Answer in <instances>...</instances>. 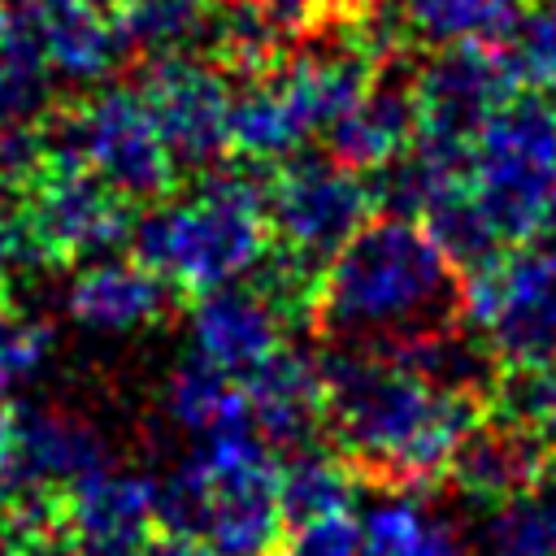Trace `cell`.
Listing matches in <instances>:
<instances>
[{
	"label": "cell",
	"instance_id": "cell-1",
	"mask_svg": "<svg viewBox=\"0 0 556 556\" xmlns=\"http://www.w3.org/2000/svg\"><path fill=\"white\" fill-rule=\"evenodd\" d=\"M326 382V430L356 478L391 495H417L447 478L456 439L486 413L478 400H456L374 348L339 343L317 356Z\"/></svg>",
	"mask_w": 556,
	"mask_h": 556
},
{
	"label": "cell",
	"instance_id": "cell-2",
	"mask_svg": "<svg viewBox=\"0 0 556 556\" xmlns=\"http://www.w3.org/2000/svg\"><path fill=\"white\" fill-rule=\"evenodd\" d=\"M460 317V274L443 248L413 217H369L321 274L313 330L382 348L400 334L456 321Z\"/></svg>",
	"mask_w": 556,
	"mask_h": 556
},
{
	"label": "cell",
	"instance_id": "cell-3",
	"mask_svg": "<svg viewBox=\"0 0 556 556\" xmlns=\"http://www.w3.org/2000/svg\"><path fill=\"white\" fill-rule=\"evenodd\" d=\"M265 178L252 169L208 174L182 204H156L130 230L135 261L182 295H208L252 274L269 248Z\"/></svg>",
	"mask_w": 556,
	"mask_h": 556
},
{
	"label": "cell",
	"instance_id": "cell-4",
	"mask_svg": "<svg viewBox=\"0 0 556 556\" xmlns=\"http://www.w3.org/2000/svg\"><path fill=\"white\" fill-rule=\"evenodd\" d=\"M473 191L504 248L530 243L556 191V109L543 91H517L473 139Z\"/></svg>",
	"mask_w": 556,
	"mask_h": 556
},
{
	"label": "cell",
	"instance_id": "cell-5",
	"mask_svg": "<svg viewBox=\"0 0 556 556\" xmlns=\"http://www.w3.org/2000/svg\"><path fill=\"white\" fill-rule=\"evenodd\" d=\"M13 222L22 261L52 269L109 252L135 230L130 204L83 161H48L39 182L22 191Z\"/></svg>",
	"mask_w": 556,
	"mask_h": 556
},
{
	"label": "cell",
	"instance_id": "cell-6",
	"mask_svg": "<svg viewBox=\"0 0 556 556\" xmlns=\"http://www.w3.org/2000/svg\"><path fill=\"white\" fill-rule=\"evenodd\" d=\"M269 235L313 261H330L374 213V182L334 156H287L265 178Z\"/></svg>",
	"mask_w": 556,
	"mask_h": 556
},
{
	"label": "cell",
	"instance_id": "cell-7",
	"mask_svg": "<svg viewBox=\"0 0 556 556\" xmlns=\"http://www.w3.org/2000/svg\"><path fill=\"white\" fill-rule=\"evenodd\" d=\"M208 473V513L204 543L217 556H274L282 543V508H278V460L265 439L252 430L208 439L200 452Z\"/></svg>",
	"mask_w": 556,
	"mask_h": 556
},
{
	"label": "cell",
	"instance_id": "cell-8",
	"mask_svg": "<svg viewBox=\"0 0 556 556\" xmlns=\"http://www.w3.org/2000/svg\"><path fill=\"white\" fill-rule=\"evenodd\" d=\"M517 91L521 87L513 83L495 43H447L413 74V143L447 156H473V139L486 126V117Z\"/></svg>",
	"mask_w": 556,
	"mask_h": 556
},
{
	"label": "cell",
	"instance_id": "cell-9",
	"mask_svg": "<svg viewBox=\"0 0 556 556\" xmlns=\"http://www.w3.org/2000/svg\"><path fill=\"white\" fill-rule=\"evenodd\" d=\"M74 109L83 161L126 204H165L174 195L182 174L135 87H104Z\"/></svg>",
	"mask_w": 556,
	"mask_h": 556
},
{
	"label": "cell",
	"instance_id": "cell-10",
	"mask_svg": "<svg viewBox=\"0 0 556 556\" xmlns=\"http://www.w3.org/2000/svg\"><path fill=\"white\" fill-rule=\"evenodd\" d=\"M135 91L148 104L178 174L213 169L230 152V83L213 61H200L191 52L148 56Z\"/></svg>",
	"mask_w": 556,
	"mask_h": 556
},
{
	"label": "cell",
	"instance_id": "cell-11",
	"mask_svg": "<svg viewBox=\"0 0 556 556\" xmlns=\"http://www.w3.org/2000/svg\"><path fill=\"white\" fill-rule=\"evenodd\" d=\"M447 478L460 495L478 504H508L534 495L543 482L556 478V447L526 421L482 413L452 447Z\"/></svg>",
	"mask_w": 556,
	"mask_h": 556
},
{
	"label": "cell",
	"instance_id": "cell-12",
	"mask_svg": "<svg viewBox=\"0 0 556 556\" xmlns=\"http://www.w3.org/2000/svg\"><path fill=\"white\" fill-rule=\"evenodd\" d=\"M61 530L74 556H139L156 530V482L100 469L61 491Z\"/></svg>",
	"mask_w": 556,
	"mask_h": 556
},
{
	"label": "cell",
	"instance_id": "cell-13",
	"mask_svg": "<svg viewBox=\"0 0 556 556\" xmlns=\"http://www.w3.org/2000/svg\"><path fill=\"white\" fill-rule=\"evenodd\" d=\"M504 369L556 365V248L521 243L504 256V287L482 326Z\"/></svg>",
	"mask_w": 556,
	"mask_h": 556
},
{
	"label": "cell",
	"instance_id": "cell-14",
	"mask_svg": "<svg viewBox=\"0 0 556 556\" xmlns=\"http://www.w3.org/2000/svg\"><path fill=\"white\" fill-rule=\"evenodd\" d=\"M243 400L252 430L269 447H308L326 430V382L313 356L278 348L252 374H243Z\"/></svg>",
	"mask_w": 556,
	"mask_h": 556
},
{
	"label": "cell",
	"instance_id": "cell-15",
	"mask_svg": "<svg viewBox=\"0 0 556 556\" xmlns=\"http://www.w3.org/2000/svg\"><path fill=\"white\" fill-rule=\"evenodd\" d=\"M413 74H400V56L378 65L361 104L326 130V148L339 165L365 174V169H382V165H391L395 156L408 152V143L417 135Z\"/></svg>",
	"mask_w": 556,
	"mask_h": 556
},
{
	"label": "cell",
	"instance_id": "cell-16",
	"mask_svg": "<svg viewBox=\"0 0 556 556\" xmlns=\"http://www.w3.org/2000/svg\"><path fill=\"white\" fill-rule=\"evenodd\" d=\"M374 352H382L387 361H395L400 369L421 378L426 387H434L443 395H456V400H478V404H491V391L504 374L486 334H473L469 321H460V317L413 330V334H400V339H391Z\"/></svg>",
	"mask_w": 556,
	"mask_h": 556
},
{
	"label": "cell",
	"instance_id": "cell-17",
	"mask_svg": "<svg viewBox=\"0 0 556 556\" xmlns=\"http://www.w3.org/2000/svg\"><path fill=\"white\" fill-rule=\"evenodd\" d=\"M191 343L200 361L217 365L230 378H243L282 348V321L252 287L230 282L208 295H195Z\"/></svg>",
	"mask_w": 556,
	"mask_h": 556
},
{
	"label": "cell",
	"instance_id": "cell-18",
	"mask_svg": "<svg viewBox=\"0 0 556 556\" xmlns=\"http://www.w3.org/2000/svg\"><path fill=\"white\" fill-rule=\"evenodd\" d=\"M13 456L35 486H52V491H65L109 469L104 434L87 417L48 404L13 408Z\"/></svg>",
	"mask_w": 556,
	"mask_h": 556
},
{
	"label": "cell",
	"instance_id": "cell-19",
	"mask_svg": "<svg viewBox=\"0 0 556 556\" xmlns=\"http://www.w3.org/2000/svg\"><path fill=\"white\" fill-rule=\"evenodd\" d=\"M169 300H174V287L161 274L143 269L139 261H100L70 282L65 308L87 330L122 334V330L161 321L169 313Z\"/></svg>",
	"mask_w": 556,
	"mask_h": 556
},
{
	"label": "cell",
	"instance_id": "cell-20",
	"mask_svg": "<svg viewBox=\"0 0 556 556\" xmlns=\"http://www.w3.org/2000/svg\"><path fill=\"white\" fill-rule=\"evenodd\" d=\"M4 4L30 22L48 70L70 83H91L109 74V65L122 56L113 22H104L100 9L87 0H4Z\"/></svg>",
	"mask_w": 556,
	"mask_h": 556
},
{
	"label": "cell",
	"instance_id": "cell-21",
	"mask_svg": "<svg viewBox=\"0 0 556 556\" xmlns=\"http://www.w3.org/2000/svg\"><path fill=\"white\" fill-rule=\"evenodd\" d=\"M204 48L213 52L208 61L222 74H239L248 83L274 74L287 61L282 56L287 35L269 17L265 0H208Z\"/></svg>",
	"mask_w": 556,
	"mask_h": 556
},
{
	"label": "cell",
	"instance_id": "cell-22",
	"mask_svg": "<svg viewBox=\"0 0 556 556\" xmlns=\"http://www.w3.org/2000/svg\"><path fill=\"white\" fill-rule=\"evenodd\" d=\"M165 408H169V417L187 434H204V443L208 439H222V434L252 430L243 387L230 374H222L217 365L200 361V356L182 361L169 374V382H165Z\"/></svg>",
	"mask_w": 556,
	"mask_h": 556
},
{
	"label": "cell",
	"instance_id": "cell-23",
	"mask_svg": "<svg viewBox=\"0 0 556 556\" xmlns=\"http://www.w3.org/2000/svg\"><path fill=\"white\" fill-rule=\"evenodd\" d=\"M226 135H230V152L243 156L248 165H278L308 139L274 74L252 78L239 96H230Z\"/></svg>",
	"mask_w": 556,
	"mask_h": 556
},
{
	"label": "cell",
	"instance_id": "cell-24",
	"mask_svg": "<svg viewBox=\"0 0 556 556\" xmlns=\"http://www.w3.org/2000/svg\"><path fill=\"white\" fill-rule=\"evenodd\" d=\"M356 469L339 452L300 447L291 460L278 465V508L287 526H304L317 517L348 513L356 500Z\"/></svg>",
	"mask_w": 556,
	"mask_h": 556
},
{
	"label": "cell",
	"instance_id": "cell-25",
	"mask_svg": "<svg viewBox=\"0 0 556 556\" xmlns=\"http://www.w3.org/2000/svg\"><path fill=\"white\" fill-rule=\"evenodd\" d=\"M413 43H500L526 0H395Z\"/></svg>",
	"mask_w": 556,
	"mask_h": 556
},
{
	"label": "cell",
	"instance_id": "cell-26",
	"mask_svg": "<svg viewBox=\"0 0 556 556\" xmlns=\"http://www.w3.org/2000/svg\"><path fill=\"white\" fill-rule=\"evenodd\" d=\"M417 222H421V230L443 248V256L456 265V274H469V269L495 261L500 248H504L500 230L491 226V217H486V208H482V200H478V191H473V178L452 182L447 191H439V195L421 208Z\"/></svg>",
	"mask_w": 556,
	"mask_h": 556
},
{
	"label": "cell",
	"instance_id": "cell-27",
	"mask_svg": "<svg viewBox=\"0 0 556 556\" xmlns=\"http://www.w3.org/2000/svg\"><path fill=\"white\" fill-rule=\"evenodd\" d=\"M208 0H130L113 13V35L122 52L169 56L204 43Z\"/></svg>",
	"mask_w": 556,
	"mask_h": 556
},
{
	"label": "cell",
	"instance_id": "cell-28",
	"mask_svg": "<svg viewBox=\"0 0 556 556\" xmlns=\"http://www.w3.org/2000/svg\"><path fill=\"white\" fill-rule=\"evenodd\" d=\"M361 556H460L447 526L430 521L413 495H391L361 521Z\"/></svg>",
	"mask_w": 556,
	"mask_h": 556
},
{
	"label": "cell",
	"instance_id": "cell-29",
	"mask_svg": "<svg viewBox=\"0 0 556 556\" xmlns=\"http://www.w3.org/2000/svg\"><path fill=\"white\" fill-rule=\"evenodd\" d=\"M482 556H556V500L521 495L495 504L478 530Z\"/></svg>",
	"mask_w": 556,
	"mask_h": 556
},
{
	"label": "cell",
	"instance_id": "cell-30",
	"mask_svg": "<svg viewBox=\"0 0 556 556\" xmlns=\"http://www.w3.org/2000/svg\"><path fill=\"white\" fill-rule=\"evenodd\" d=\"M513 83L526 91H556V0L521 4L513 30L495 43Z\"/></svg>",
	"mask_w": 556,
	"mask_h": 556
},
{
	"label": "cell",
	"instance_id": "cell-31",
	"mask_svg": "<svg viewBox=\"0 0 556 556\" xmlns=\"http://www.w3.org/2000/svg\"><path fill=\"white\" fill-rule=\"evenodd\" d=\"M204 513H208V473H204L200 456H191L156 482V530L200 539Z\"/></svg>",
	"mask_w": 556,
	"mask_h": 556
},
{
	"label": "cell",
	"instance_id": "cell-32",
	"mask_svg": "<svg viewBox=\"0 0 556 556\" xmlns=\"http://www.w3.org/2000/svg\"><path fill=\"white\" fill-rule=\"evenodd\" d=\"M52 348H56L52 326L9 317L0 308V391H17V387L35 382L43 374V365L52 361Z\"/></svg>",
	"mask_w": 556,
	"mask_h": 556
},
{
	"label": "cell",
	"instance_id": "cell-33",
	"mask_svg": "<svg viewBox=\"0 0 556 556\" xmlns=\"http://www.w3.org/2000/svg\"><path fill=\"white\" fill-rule=\"evenodd\" d=\"M48 169V139H43V122H9L0 126V191L4 195H22L39 182V174Z\"/></svg>",
	"mask_w": 556,
	"mask_h": 556
},
{
	"label": "cell",
	"instance_id": "cell-34",
	"mask_svg": "<svg viewBox=\"0 0 556 556\" xmlns=\"http://www.w3.org/2000/svg\"><path fill=\"white\" fill-rule=\"evenodd\" d=\"M274 556H361V526L348 513L291 526Z\"/></svg>",
	"mask_w": 556,
	"mask_h": 556
},
{
	"label": "cell",
	"instance_id": "cell-35",
	"mask_svg": "<svg viewBox=\"0 0 556 556\" xmlns=\"http://www.w3.org/2000/svg\"><path fill=\"white\" fill-rule=\"evenodd\" d=\"M139 556H217V552L195 534H165L161 530V539H148V547Z\"/></svg>",
	"mask_w": 556,
	"mask_h": 556
},
{
	"label": "cell",
	"instance_id": "cell-36",
	"mask_svg": "<svg viewBox=\"0 0 556 556\" xmlns=\"http://www.w3.org/2000/svg\"><path fill=\"white\" fill-rule=\"evenodd\" d=\"M13 261H22V243H17V222L0 208V300H4V287H9V269Z\"/></svg>",
	"mask_w": 556,
	"mask_h": 556
},
{
	"label": "cell",
	"instance_id": "cell-37",
	"mask_svg": "<svg viewBox=\"0 0 556 556\" xmlns=\"http://www.w3.org/2000/svg\"><path fill=\"white\" fill-rule=\"evenodd\" d=\"M0 556H22V539L13 534V526L0 517Z\"/></svg>",
	"mask_w": 556,
	"mask_h": 556
},
{
	"label": "cell",
	"instance_id": "cell-38",
	"mask_svg": "<svg viewBox=\"0 0 556 556\" xmlns=\"http://www.w3.org/2000/svg\"><path fill=\"white\" fill-rule=\"evenodd\" d=\"M539 434H543V439H547V443L556 447V400H552V408H547V417L539 421Z\"/></svg>",
	"mask_w": 556,
	"mask_h": 556
},
{
	"label": "cell",
	"instance_id": "cell-39",
	"mask_svg": "<svg viewBox=\"0 0 556 556\" xmlns=\"http://www.w3.org/2000/svg\"><path fill=\"white\" fill-rule=\"evenodd\" d=\"M543 230L552 235V243H556V191H552V204H547V222H543Z\"/></svg>",
	"mask_w": 556,
	"mask_h": 556
},
{
	"label": "cell",
	"instance_id": "cell-40",
	"mask_svg": "<svg viewBox=\"0 0 556 556\" xmlns=\"http://www.w3.org/2000/svg\"><path fill=\"white\" fill-rule=\"evenodd\" d=\"M87 4H96L100 13H117L122 4H130V0H87Z\"/></svg>",
	"mask_w": 556,
	"mask_h": 556
},
{
	"label": "cell",
	"instance_id": "cell-41",
	"mask_svg": "<svg viewBox=\"0 0 556 556\" xmlns=\"http://www.w3.org/2000/svg\"><path fill=\"white\" fill-rule=\"evenodd\" d=\"M0 22H4V0H0Z\"/></svg>",
	"mask_w": 556,
	"mask_h": 556
}]
</instances>
